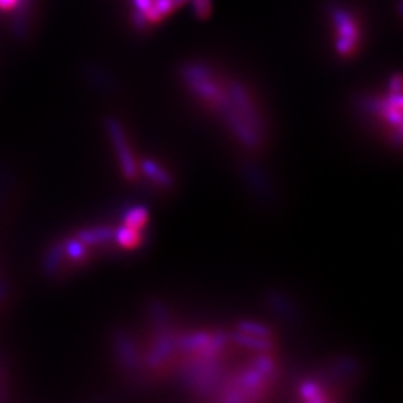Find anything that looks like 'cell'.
<instances>
[{
	"instance_id": "cell-2",
	"label": "cell",
	"mask_w": 403,
	"mask_h": 403,
	"mask_svg": "<svg viewBox=\"0 0 403 403\" xmlns=\"http://www.w3.org/2000/svg\"><path fill=\"white\" fill-rule=\"evenodd\" d=\"M133 5H134V9H136L139 13H142V16L146 18L148 24H154V23L161 21L160 16L154 9L153 0H133Z\"/></svg>"
},
{
	"instance_id": "cell-4",
	"label": "cell",
	"mask_w": 403,
	"mask_h": 403,
	"mask_svg": "<svg viewBox=\"0 0 403 403\" xmlns=\"http://www.w3.org/2000/svg\"><path fill=\"white\" fill-rule=\"evenodd\" d=\"M21 0H0V11H11L18 8Z\"/></svg>"
},
{
	"instance_id": "cell-1",
	"label": "cell",
	"mask_w": 403,
	"mask_h": 403,
	"mask_svg": "<svg viewBox=\"0 0 403 403\" xmlns=\"http://www.w3.org/2000/svg\"><path fill=\"white\" fill-rule=\"evenodd\" d=\"M333 23L336 27V32H338V39H336V45H334L336 51H338L341 56H349L357 45V39H358L357 24L351 17V13L346 12L342 8L333 9Z\"/></svg>"
},
{
	"instance_id": "cell-5",
	"label": "cell",
	"mask_w": 403,
	"mask_h": 403,
	"mask_svg": "<svg viewBox=\"0 0 403 403\" xmlns=\"http://www.w3.org/2000/svg\"><path fill=\"white\" fill-rule=\"evenodd\" d=\"M187 2H190V0H172V4H173V8H175V9H178V8L184 6Z\"/></svg>"
},
{
	"instance_id": "cell-3",
	"label": "cell",
	"mask_w": 403,
	"mask_h": 403,
	"mask_svg": "<svg viewBox=\"0 0 403 403\" xmlns=\"http://www.w3.org/2000/svg\"><path fill=\"white\" fill-rule=\"evenodd\" d=\"M192 6H193V12L194 16L199 20H205L211 16L212 11V2L211 0H190Z\"/></svg>"
}]
</instances>
